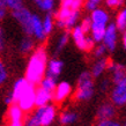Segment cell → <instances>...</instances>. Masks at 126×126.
I'll return each mask as SVG.
<instances>
[{
    "instance_id": "6da1fadb",
    "label": "cell",
    "mask_w": 126,
    "mask_h": 126,
    "mask_svg": "<svg viewBox=\"0 0 126 126\" xmlns=\"http://www.w3.org/2000/svg\"><path fill=\"white\" fill-rule=\"evenodd\" d=\"M46 63H47V56H46L45 46L42 45L30 57L26 71V79L29 82L34 83L35 86L39 84L42 79L45 77Z\"/></svg>"
},
{
    "instance_id": "7a4b0ae2",
    "label": "cell",
    "mask_w": 126,
    "mask_h": 126,
    "mask_svg": "<svg viewBox=\"0 0 126 126\" xmlns=\"http://www.w3.org/2000/svg\"><path fill=\"white\" fill-rule=\"evenodd\" d=\"M94 95V78L90 72H83L78 79L75 93L73 94V99L77 102L88 101Z\"/></svg>"
},
{
    "instance_id": "3957f363",
    "label": "cell",
    "mask_w": 126,
    "mask_h": 126,
    "mask_svg": "<svg viewBox=\"0 0 126 126\" xmlns=\"http://www.w3.org/2000/svg\"><path fill=\"white\" fill-rule=\"evenodd\" d=\"M35 93H36V86L28 81L27 86L24 88L23 93L21 94L20 98L17 99L16 104L23 112H30L35 107Z\"/></svg>"
},
{
    "instance_id": "277c9868",
    "label": "cell",
    "mask_w": 126,
    "mask_h": 126,
    "mask_svg": "<svg viewBox=\"0 0 126 126\" xmlns=\"http://www.w3.org/2000/svg\"><path fill=\"white\" fill-rule=\"evenodd\" d=\"M111 103L116 107H124L126 103V79L115 83L111 92Z\"/></svg>"
},
{
    "instance_id": "5b68a950",
    "label": "cell",
    "mask_w": 126,
    "mask_h": 126,
    "mask_svg": "<svg viewBox=\"0 0 126 126\" xmlns=\"http://www.w3.org/2000/svg\"><path fill=\"white\" fill-rule=\"evenodd\" d=\"M13 16L15 17L19 23L22 26L24 32L28 35V36H31L32 35V29H31V14L30 12L26 9V8H20V9H16V11H13Z\"/></svg>"
},
{
    "instance_id": "8992f818",
    "label": "cell",
    "mask_w": 126,
    "mask_h": 126,
    "mask_svg": "<svg viewBox=\"0 0 126 126\" xmlns=\"http://www.w3.org/2000/svg\"><path fill=\"white\" fill-rule=\"evenodd\" d=\"M72 93V87L68 82L63 81L59 84L56 86L54 90L52 92V99L54 101L56 104H59L61 102H64Z\"/></svg>"
},
{
    "instance_id": "52a82bcc",
    "label": "cell",
    "mask_w": 126,
    "mask_h": 126,
    "mask_svg": "<svg viewBox=\"0 0 126 126\" xmlns=\"http://www.w3.org/2000/svg\"><path fill=\"white\" fill-rule=\"evenodd\" d=\"M104 46L110 51H113L116 49V43H117V28L115 24H110L105 29L104 32Z\"/></svg>"
},
{
    "instance_id": "ba28073f",
    "label": "cell",
    "mask_w": 126,
    "mask_h": 126,
    "mask_svg": "<svg viewBox=\"0 0 126 126\" xmlns=\"http://www.w3.org/2000/svg\"><path fill=\"white\" fill-rule=\"evenodd\" d=\"M50 101H52V92L45 90L42 87L36 88L35 93V107H45L49 104Z\"/></svg>"
},
{
    "instance_id": "9c48e42d",
    "label": "cell",
    "mask_w": 126,
    "mask_h": 126,
    "mask_svg": "<svg viewBox=\"0 0 126 126\" xmlns=\"http://www.w3.org/2000/svg\"><path fill=\"white\" fill-rule=\"evenodd\" d=\"M57 110L54 105H45L42 108L41 112V126H49L52 124V122L56 118Z\"/></svg>"
},
{
    "instance_id": "30bf717a",
    "label": "cell",
    "mask_w": 126,
    "mask_h": 126,
    "mask_svg": "<svg viewBox=\"0 0 126 126\" xmlns=\"http://www.w3.org/2000/svg\"><path fill=\"white\" fill-rule=\"evenodd\" d=\"M116 116V107L112 103H103L99 107L96 118L97 120H103V119H112Z\"/></svg>"
},
{
    "instance_id": "8fae6325",
    "label": "cell",
    "mask_w": 126,
    "mask_h": 126,
    "mask_svg": "<svg viewBox=\"0 0 126 126\" xmlns=\"http://www.w3.org/2000/svg\"><path fill=\"white\" fill-rule=\"evenodd\" d=\"M27 83H28V80L26 79V78H21V79H19V80L14 83L13 92L11 93L12 98H13V104H16L17 99L20 98V96H21V94L23 93V90H24V88H26Z\"/></svg>"
},
{
    "instance_id": "7c38bea8",
    "label": "cell",
    "mask_w": 126,
    "mask_h": 126,
    "mask_svg": "<svg viewBox=\"0 0 126 126\" xmlns=\"http://www.w3.org/2000/svg\"><path fill=\"white\" fill-rule=\"evenodd\" d=\"M23 116H24V112L20 109L17 104H11L9 105V109L7 111V119L9 123L23 122Z\"/></svg>"
},
{
    "instance_id": "4fadbf2b",
    "label": "cell",
    "mask_w": 126,
    "mask_h": 126,
    "mask_svg": "<svg viewBox=\"0 0 126 126\" xmlns=\"http://www.w3.org/2000/svg\"><path fill=\"white\" fill-rule=\"evenodd\" d=\"M31 29H32V34L39 41H43V39L45 38V34H44V30H43L42 22H41L38 16L31 15Z\"/></svg>"
},
{
    "instance_id": "5bb4252c",
    "label": "cell",
    "mask_w": 126,
    "mask_h": 126,
    "mask_svg": "<svg viewBox=\"0 0 126 126\" xmlns=\"http://www.w3.org/2000/svg\"><path fill=\"white\" fill-rule=\"evenodd\" d=\"M63 66H64L63 61L58 60V59H52V60L49 63V65H47L46 75L52 77V78H57L61 73V71H63Z\"/></svg>"
},
{
    "instance_id": "9a60e30c",
    "label": "cell",
    "mask_w": 126,
    "mask_h": 126,
    "mask_svg": "<svg viewBox=\"0 0 126 126\" xmlns=\"http://www.w3.org/2000/svg\"><path fill=\"white\" fill-rule=\"evenodd\" d=\"M109 60H110V58H103V59H101V60L96 61L95 64H94V66H93V69H92L93 78H98L105 69H108Z\"/></svg>"
},
{
    "instance_id": "2e32d148",
    "label": "cell",
    "mask_w": 126,
    "mask_h": 126,
    "mask_svg": "<svg viewBox=\"0 0 126 126\" xmlns=\"http://www.w3.org/2000/svg\"><path fill=\"white\" fill-rule=\"evenodd\" d=\"M73 38L75 41V44L80 50L84 51V47H86V37H84V34L82 32L80 27H75L72 31Z\"/></svg>"
},
{
    "instance_id": "e0dca14e",
    "label": "cell",
    "mask_w": 126,
    "mask_h": 126,
    "mask_svg": "<svg viewBox=\"0 0 126 126\" xmlns=\"http://www.w3.org/2000/svg\"><path fill=\"white\" fill-rule=\"evenodd\" d=\"M111 69L113 72V77H112L113 83H118L119 81L125 80V67L123 65H120V64H113Z\"/></svg>"
},
{
    "instance_id": "ac0fdd59",
    "label": "cell",
    "mask_w": 126,
    "mask_h": 126,
    "mask_svg": "<svg viewBox=\"0 0 126 126\" xmlns=\"http://www.w3.org/2000/svg\"><path fill=\"white\" fill-rule=\"evenodd\" d=\"M109 16L105 12H103L102 9H94L92 14V22L94 23H99V24H104L108 22Z\"/></svg>"
},
{
    "instance_id": "d6986e66",
    "label": "cell",
    "mask_w": 126,
    "mask_h": 126,
    "mask_svg": "<svg viewBox=\"0 0 126 126\" xmlns=\"http://www.w3.org/2000/svg\"><path fill=\"white\" fill-rule=\"evenodd\" d=\"M56 86H57V83H56V78L49 77V75L44 77L42 79V81L39 82V87H42L43 89L49 90V92H53Z\"/></svg>"
},
{
    "instance_id": "ffe728a7",
    "label": "cell",
    "mask_w": 126,
    "mask_h": 126,
    "mask_svg": "<svg viewBox=\"0 0 126 126\" xmlns=\"http://www.w3.org/2000/svg\"><path fill=\"white\" fill-rule=\"evenodd\" d=\"M77 118H78V115L75 112H72V111H65V112H63V113L59 116L60 124H63V125L72 124L73 122L77 120Z\"/></svg>"
},
{
    "instance_id": "44dd1931",
    "label": "cell",
    "mask_w": 126,
    "mask_h": 126,
    "mask_svg": "<svg viewBox=\"0 0 126 126\" xmlns=\"http://www.w3.org/2000/svg\"><path fill=\"white\" fill-rule=\"evenodd\" d=\"M42 108L43 107L37 108V110L35 111L34 113H32V116L28 119L27 124L23 126H41V112H42Z\"/></svg>"
},
{
    "instance_id": "7402d4cb",
    "label": "cell",
    "mask_w": 126,
    "mask_h": 126,
    "mask_svg": "<svg viewBox=\"0 0 126 126\" xmlns=\"http://www.w3.org/2000/svg\"><path fill=\"white\" fill-rule=\"evenodd\" d=\"M34 47V42H32V39L30 38V36H27L26 38L22 39V42H21V45H20V49L22 51L23 53H28V52H30L31 50Z\"/></svg>"
},
{
    "instance_id": "603a6c76",
    "label": "cell",
    "mask_w": 126,
    "mask_h": 126,
    "mask_svg": "<svg viewBox=\"0 0 126 126\" xmlns=\"http://www.w3.org/2000/svg\"><path fill=\"white\" fill-rule=\"evenodd\" d=\"M125 26H126V11L124 9L117 16V27L116 28H118L120 31H124Z\"/></svg>"
},
{
    "instance_id": "cb8c5ba5",
    "label": "cell",
    "mask_w": 126,
    "mask_h": 126,
    "mask_svg": "<svg viewBox=\"0 0 126 126\" xmlns=\"http://www.w3.org/2000/svg\"><path fill=\"white\" fill-rule=\"evenodd\" d=\"M78 16H79V11H72V13L69 14V16L66 19V21H65V28L66 29H69V28L75 23V21L78 20Z\"/></svg>"
},
{
    "instance_id": "d4e9b609",
    "label": "cell",
    "mask_w": 126,
    "mask_h": 126,
    "mask_svg": "<svg viewBox=\"0 0 126 126\" xmlns=\"http://www.w3.org/2000/svg\"><path fill=\"white\" fill-rule=\"evenodd\" d=\"M8 79V72H7V68L5 64L2 63V60L0 59V87L7 81Z\"/></svg>"
},
{
    "instance_id": "484cf974",
    "label": "cell",
    "mask_w": 126,
    "mask_h": 126,
    "mask_svg": "<svg viewBox=\"0 0 126 126\" xmlns=\"http://www.w3.org/2000/svg\"><path fill=\"white\" fill-rule=\"evenodd\" d=\"M35 1L44 11H51L53 8V0H35Z\"/></svg>"
},
{
    "instance_id": "4316f807",
    "label": "cell",
    "mask_w": 126,
    "mask_h": 126,
    "mask_svg": "<svg viewBox=\"0 0 126 126\" xmlns=\"http://www.w3.org/2000/svg\"><path fill=\"white\" fill-rule=\"evenodd\" d=\"M2 1H4L5 5H7L8 7L13 9V11L22 8V1L21 0H2Z\"/></svg>"
},
{
    "instance_id": "83f0119b",
    "label": "cell",
    "mask_w": 126,
    "mask_h": 126,
    "mask_svg": "<svg viewBox=\"0 0 126 126\" xmlns=\"http://www.w3.org/2000/svg\"><path fill=\"white\" fill-rule=\"evenodd\" d=\"M42 26H43V30H44V34L45 35L51 32V30H52V17H51V15L46 16L45 20H44V23H43Z\"/></svg>"
},
{
    "instance_id": "f1b7e54d",
    "label": "cell",
    "mask_w": 126,
    "mask_h": 126,
    "mask_svg": "<svg viewBox=\"0 0 126 126\" xmlns=\"http://www.w3.org/2000/svg\"><path fill=\"white\" fill-rule=\"evenodd\" d=\"M105 29H98V30H93V39L94 42H101L104 37Z\"/></svg>"
},
{
    "instance_id": "f546056e",
    "label": "cell",
    "mask_w": 126,
    "mask_h": 126,
    "mask_svg": "<svg viewBox=\"0 0 126 126\" xmlns=\"http://www.w3.org/2000/svg\"><path fill=\"white\" fill-rule=\"evenodd\" d=\"M80 28L83 34H87L88 31L90 30V28H92V19H89V17L84 19L83 21H82V24L80 26Z\"/></svg>"
},
{
    "instance_id": "4dcf8cb0",
    "label": "cell",
    "mask_w": 126,
    "mask_h": 126,
    "mask_svg": "<svg viewBox=\"0 0 126 126\" xmlns=\"http://www.w3.org/2000/svg\"><path fill=\"white\" fill-rule=\"evenodd\" d=\"M97 126H120V124L112 119H103V120H98Z\"/></svg>"
},
{
    "instance_id": "1f68e13d",
    "label": "cell",
    "mask_w": 126,
    "mask_h": 126,
    "mask_svg": "<svg viewBox=\"0 0 126 126\" xmlns=\"http://www.w3.org/2000/svg\"><path fill=\"white\" fill-rule=\"evenodd\" d=\"M67 42H68V32H65V34L63 35V37L60 38V41H59V43H58V46H57V52H59L64 46L67 44Z\"/></svg>"
},
{
    "instance_id": "d6a6232c",
    "label": "cell",
    "mask_w": 126,
    "mask_h": 126,
    "mask_svg": "<svg viewBox=\"0 0 126 126\" xmlns=\"http://www.w3.org/2000/svg\"><path fill=\"white\" fill-rule=\"evenodd\" d=\"M6 49V41H5V34L2 28L0 27V53L4 52Z\"/></svg>"
},
{
    "instance_id": "836d02e7",
    "label": "cell",
    "mask_w": 126,
    "mask_h": 126,
    "mask_svg": "<svg viewBox=\"0 0 126 126\" xmlns=\"http://www.w3.org/2000/svg\"><path fill=\"white\" fill-rule=\"evenodd\" d=\"M105 50H107V47L104 45H98L95 49V57H102L105 53Z\"/></svg>"
},
{
    "instance_id": "e575fe53",
    "label": "cell",
    "mask_w": 126,
    "mask_h": 126,
    "mask_svg": "<svg viewBox=\"0 0 126 126\" xmlns=\"http://www.w3.org/2000/svg\"><path fill=\"white\" fill-rule=\"evenodd\" d=\"M107 4H108L109 7L116 8V7H118V6H120V5L123 4V0H107Z\"/></svg>"
},
{
    "instance_id": "d590c367",
    "label": "cell",
    "mask_w": 126,
    "mask_h": 126,
    "mask_svg": "<svg viewBox=\"0 0 126 126\" xmlns=\"http://www.w3.org/2000/svg\"><path fill=\"white\" fill-rule=\"evenodd\" d=\"M81 5H82V0H73L71 9H72V11H79L81 7Z\"/></svg>"
},
{
    "instance_id": "8d00e7d4",
    "label": "cell",
    "mask_w": 126,
    "mask_h": 126,
    "mask_svg": "<svg viewBox=\"0 0 126 126\" xmlns=\"http://www.w3.org/2000/svg\"><path fill=\"white\" fill-rule=\"evenodd\" d=\"M5 14H6V5L4 4L2 0H0V21L4 19Z\"/></svg>"
},
{
    "instance_id": "74e56055",
    "label": "cell",
    "mask_w": 126,
    "mask_h": 126,
    "mask_svg": "<svg viewBox=\"0 0 126 126\" xmlns=\"http://www.w3.org/2000/svg\"><path fill=\"white\" fill-rule=\"evenodd\" d=\"M96 4L97 2L93 1V0H89V1H87V4H86V8L89 9V11H94V9H96Z\"/></svg>"
},
{
    "instance_id": "f35d334b",
    "label": "cell",
    "mask_w": 126,
    "mask_h": 126,
    "mask_svg": "<svg viewBox=\"0 0 126 126\" xmlns=\"http://www.w3.org/2000/svg\"><path fill=\"white\" fill-rule=\"evenodd\" d=\"M109 84H110V80H108V79L103 80V82L101 84V89H102V90H107L108 88H109Z\"/></svg>"
},
{
    "instance_id": "ab89813d",
    "label": "cell",
    "mask_w": 126,
    "mask_h": 126,
    "mask_svg": "<svg viewBox=\"0 0 126 126\" xmlns=\"http://www.w3.org/2000/svg\"><path fill=\"white\" fill-rule=\"evenodd\" d=\"M72 1H73V0H63V4H61V7L71 8V6H72Z\"/></svg>"
},
{
    "instance_id": "60d3db41",
    "label": "cell",
    "mask_w": 126,
    "mask_h": 126,
    "mask_svg": "<svg viewBox=\"0 0 126 126\" xmlns=\"http://www.w3.org/2000/svg\"><path fill=\"white\" fill-rule=\"evenodd\" d=\"M8 126H23V122H11Z\"/></svg>"
},
{
    "instance_id": "b9f144b4",
    "label": "cell",
    "mask_w": 126,
    "mask_h": 126,
    "mask_svg": "<svg viewBox=\"0 0 126 126\" xmlns=\"http://www.w3.org/2000/svg\"><path fill=\"white\" fill-rule=\"evenodd\" d=\"M93 1H95V2H98L99 0H93Z\"/></svg>"
}]
</instances>
